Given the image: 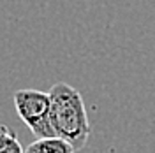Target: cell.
Here are the masks:
<instances>
[{"mask_svg": "<svg viewBox=\"0 0 155 153\" xmlns=\"http://www.w3.org/2000/svg\"><path fill=\"white\" fill-rule=\"evenodd\" d=\"M48 95L49 123L55 137L69 143L74 151L83 150L90 135V123L81 93L67 83H57L49 88Z\"/></svg>", "mask_w": 155, "mask_h": 153, "instance_id": "cell-1", "label": "cell"}, {"mask_svg": "<svg viewBox=\"0 0 155 153\" xmlns=\"http://www.w3.org/2000/svg\"><path fill=\"white\" fill-rule=\"evenodd\" d=\"M14 106L23 123L32 130L37 139L55 137L49 123V95L39 90H18L14 92Z\"/></svg>", "mask_w": 155, "mask_h": 153, "instance_id": "cell-2", "label": "cell"}, {"mask_svg": "<svg viewBox=\"0 0 155 153\" xmlns=\"http://www.w3.org/2000/svg\"><path fill=\"white\" fill-rule=\"evenodd\" d=\"M25 153H74V150L60 137H46L28 144V148H25Z\"/></svg>", "mask_w": 155, "mask_h": 153, "instance_id": "cell-3", "label": "cell"}, {"mask_svg": "<svg viewBox=\"0 0 155 153\" xmlns=\"http://www.w3.org/2000/svg\"><path fill=\"white\" fill-rule=\"evenodd\" d=\"M0 153H25V148L21 146L16 134L7 130L0 137Z\"/></svg>", "mask_w": 155, "mask_h": 153, "instance_id": "cell-4", "label": "cell"}, {"mask_svg": "<svg viewBox=\"0 0 155 153\" xmlns=\"http://www.w3.org/2000/svg\"><path fill=\"white\" fill-rule=\"evenodd\" d=\"M7 130H9V129H7V127H5V125H0V137H2V135L5 134V132H7Z\"/></svg>", "mask_w": 155, "mask_h": 153, "instance_id": "cell-5", "label": "cell"}]
</instances>
